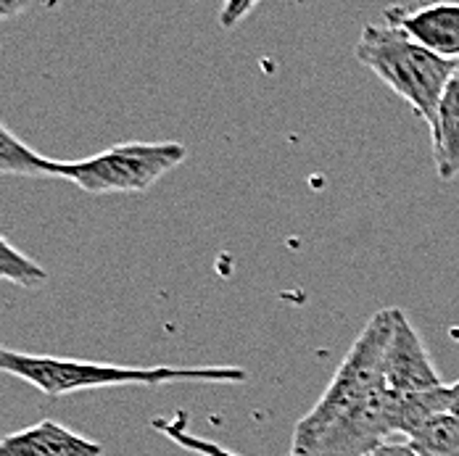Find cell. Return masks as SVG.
I'll list each match as a JSON object with an SVG mask.
<instances>
[{"instance_id":"1","label":"cell","mask_w":459,"mask_h":456,"mask_svg":"<svg viewBox=\"0 0 459 456\" xmlns=\"http://www.w3.org/2000/svg\"><path fill=\"white\" fill-rule=\"evenodd\" d=\"M0 366L50 399L72 396L92 388L114 385H167V383H243L248 377L240 366H117L80 362L66 357L19 354L3 348Z\"/></svg>"},{"instance_id":"2","label":"cell","mask_w":459,"mask_h":456,"mask_svg":"<svg viewBox=\"0 0 459 456\" xmlns=\"http://www.w3.org/2000/svg\"><path fill=\"white\" fill-rule=\"evenodd\" d=\"M354 56L402 100H407V106L428 122V127H433L444 90L457 72L455 61L430 53L388 22L368 24L357 40Z\"/></svg>"},{"instance_id":"3","label":"cell","mask_w":459,"mask_h":456,"mask_svg":"<svg viewBox=\"0 0 459 456\" xmlns=\"http://www.w3.org/2000/svg\"><path fill=\"white\" fill-rule=\"evenodd\" d=\"M394 335V309L372 314L354 346L335 369L320 401L296 422L293 443L288 456L304 454L322 433L335 425L343 414L362 407L377 391L385 388V354Z\"/></svg>"},{"instance_id":"4","label":"cell","mask_w":459,"mask_h":456,"mask_svg":"<svg viewBox=\"0 0 459 456\" xmlns=\"http://www.w3.org/2000/svg\"><path fill=\"white\" fill-rule=\"evenodd\" d=\"M187 159L183 142H119L91 159H46L43 177H61L85 193H143Z\"/></svg>"},{"instance_id":"5","label":"cell","mask_w":459,"mask_h":456,"mask_svg":"<svg viewBox=\"0 0 459 456\" xmlns=\"http://www.w3.org/2000/svg\"><path fill=\"white\" fill-rule=\"evenodd\" d=\"M399 435L396 396L383 388L362 407L343 414L299 456H369Z\"/></svg>"},{"instance_id":"6","label":"cell","mask_w":459,"mask_h":456,"mask_svg":"<svg viewBox=\"0 0 459 456\" xmlns=\"http://www.w3.org/2000/svg\"><path fill=\"white\" fill-rule=\"evenodd\" d=\"M441 385L444 380L420 332L402 309H394V335L385 354V388L394 396H417L436 391Z\"/></svg>"},{"instance_id":"7","label":"cell","mask_w":459,"mask_h":456,"mask_svg":"<svg viewBox=\"0 0 459 456\" xmlns=\"http://www.w3.org/2000/svg\"><path fill=\"white\" fill-rule=\"evenodd\" d=\"M385 22L404 30L430 53L459 64V3H433L417 11L388 8Z\"/></svg>"},{"instance_id":"8","label":"cell","mask_w":459,"mask_h":456,"mask_svg":"<svg viewBox=\"0 0 459 456\" xmlns=\"http://www.w3.org/2000/svg\"><path fill=\"white\" fill-rule=\"evenodd\" d=\"M0 456H103V446L53 419H43L32 427L5 435L0 443Z\"/></svg>"},{"instance_id":"9","label":"cell","mask_w":459,"mask_h":456,"mask_svg":"<svg viewBox=\"0 0 459 456\" xmlns=\"http://www.w3.org/2000/svg\"><path fill=\"white\" fill-rule=\"evenodd\" d=\"M430 133H433V159H436L438 180L452 183L459 177V64L444 90Z\"/></svg>"},{"instance_id":"10","label":"cell","mask_w":459,"mask_h":456,"mask_svg":"<svg viewBox=\"0 0 459 456\" xmlns=\"http://www.w3.org/2000/svg\"><path fill=\"white\" fill-rule=\"evenodd\" d=\"M420 456H459V417L452 411L433 414L402 435Z\"/></svg>"},{"instance_id":"11","label":"cell","mask_w":459,"mask_h":456,"mask_svg":"<svg viewBox=\"0 0 459 456\" xmlns=\"http://www.w3.org/2000/svg\"><path fill=\"white\" fill-rule=\"evenodd\" d=\"M43 164H46V156H40L35 148L13 137L5 125H0V172L3 175L43 177Z\"/></svg>"},{"instance_id":"12","label":"cell","mask_w":459,"mask_h":456,"mask_svg":"<svg viewBox=\"0 0 459 456\" xmlns=\"http://www.w3.org/2000/svg\"><path fill=\"white\" fill-rule=\"evenodd\" d=\"M151 427L156 430V433H161L167 441H172L175 446H180L185 452H190V454H198V456H238L228 452L225 446H220V443H214V441H206V438H201V435H195V433H190V427H187V414L185 411H178L175 417H156L153 422H151Z\"/></svg>"},{"instance_id":"13","label":"cell","mask_w":459,"mask_h":456,"mask_svg":"<svg viewBox=\"0 0 459 456\" xmlns=\"http://www.w3.org/2000/svg\"><path fill=\"white\" fill-rule=\"evenodd\" d=\"M0 277L22 288H40L48 280V272L40 264H35L27 254L13 248L8 237H3L0 240Z\"/></svg>"},{"instance_id":"14","label":"cell","mask_w":459,"mask_h":456,"mask_svg":"<svg viewBox=\"0 0 459 456\" xmlns=\"http://www.w3.org/2000/svg\"><path fill=\"white\" fill-rule=\"evenodd\" d=\"M248 11H254V3H230L222 8L220 22H222V27H235L240 22V16H246Z\"/></svg>"},{"instance_id":"15","label":"cell","mask_w":459,"mask_h":456,"mask_svg":"<svg viewBox=\"0 0 459 456\" xmlns=\"http://www.w3.org/2000/svg\"><path fill=\"white\" fill-rule=\"evenodd\" d=\"M369 456H420L414 452L407 441H388L385 446H380L377 452H372Z\"/></svg>"},{"instance_id":"16","label":"cell","mask_w":459,"mask_h":456,"mask_svg":"<svg viewBox=\"0 0 459 456\" xmlns=\"http://www.w3.org/2000/svg\"><path fill=\"white\" fill-rule=\"evenodd\" d=\"M24 8H27V3H11V0H0V13H3V16L19 13V11H24Z\"/></svg>"},{"instance_id":"17","label":"cell","mask_w":459,"mask_h":456,"mask_svg":"<svg viewBox=\"0 0 459 456\" xmlns=\"http://www.w3.org/2000/svg\"><path fill=\"white\" fill-rule=\"evenodd\" d=\"M449 411L459 417V380L455 385H449Z\"/></svg>"}]
</instances>
